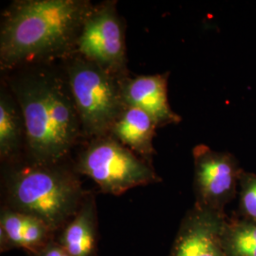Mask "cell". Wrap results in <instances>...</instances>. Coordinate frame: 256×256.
I'll use <instances>...</instances> for the list:
<instances>
[{
	"mask_svg": "<svg viewBox=\"0 0 256 256\" xmlns=\"http://www.w3.org/2000/svg\"><path fill=\"white\" fill-rule=\"evenodd\" d=\"M92 7L84 0L14 1L1 23L2 70L70 57Z\"/></svg>",
	"mask_w": 256,
	"mask_h": 256,
	"instance_id": "6da1fadb",
	"label": "cell"
},
{
	"mask_svg": "<svg viewBox=\"0 0 256 256\" xmlns=\"http://www.w3.org/2000/svg\"><path fill=\"white\" fill-rule=\"evenodd\" d=\"M22 111L30 160L63 162L82 133L68 81L38 70L12 84Z\"/></svg>",
	"mask_w": 256,
	"mask_h": 256,
	"instance_id": "7a4b0ae2",
	"label": "cell"
},
{
	"mask_svg": "<svg viewBox=\"0 0 256 256\" xmlns=\"http://www.w3.org/2000/svg\"><path fill=\"white\" fill-rule=\"evenodd\" d=\"M5 170L3 207L43 221L58 234L74 220L90 192L75 167L63 162H12Z\"/></svg>",
	"mask_w": 256,
	"mask_h": 256,
	"instance_id": "3957f363",
	"label": "cell"
},
{
	"mask_svg": "<svg viewBox=\"0 0 256 256\" xmlns=\"http://www.w3.org/2000/svg\"><path fill=\"white\" fill-rule=\"evenodd\" d=\"M66 75L82 133L93 138L110 135L126 108L120 79L79 55L70 60Z\"/></svg>",
	"mask_w": 256,
	"mask_h": 256,
	"instance_id": "277c9868",
	"label": "cell"
},
{
	"mask_svg": "<svg viewBox=\"0 0 256 256\" xmlns=\"http://www.w3.org/2000/svg\"><path fill=\"white\" fill-rule=\"evenodd\" d=\"M75 169L92 178L102 192L117 196L162 182L151 164L111 135L94 138L78 156Z\"/></svg>",
	"mask_w": 256,
	"mask_h": 256,
	"instance_id": "5b68a950",
	"label": "cell"
},
{
	"mask_svg": "<svg viewBox=\"0 0 256 256\" xmlns=\"http://www.w3.org/2000/svg\"><path fill=\"white\" fill-rule=\"evenodd\" d=\"M75 54L118 79L128 76L126 28L116 1L92 6L82 23Z\"/></svg>",
	"mask_w": 256,
	"mask_h": 256,
	"instance_id": "8992f818",
	"label": "cell"
},
{
	"mask_svg": "<svg viewBox=\"0 0 256 256\" xmlns=\"http://www.w3.org/2000/svg\"><path fill=\"white\" fill-rule=\"evenodd\" d=\"M194 206L226 214L225 209L238 194L243 169L238 158L228 152H218L205 144L192 149Z\"/></svg>",
	"mask_w": 256,
	"mask_h": 256,
	"instance_id": "52a82bcc",
	"label": "cell"
},
{
	"mask_svg": "<svg viewBox=\"0 0 256 256\" xmlns=\"http://www.w3.org/2000/svg\"><path fill=\"white\" fill-rule=\"evenodd\" d=\"M227 218L194 206L182 221L169 256H226L221 234Z\"/></svg>",
	"mask_w": 256,
	"mask_h": 256,
	"instance_id": "ba28073f",
	"label": "cell"
},
{
	"mask_svg": "<svg viewBox=\"0 0 256 256\" xmlns=\"http://www.w3.org/2000/svg\"><path fill=\"white\" fill-rule=\"evenodd\" d=\"M169 75L166 72L120 79L124 106L144 110L158 128L180 122L182 117L173 111L168 101Z\"/></svg>",
	"mask_w": 256,
	"mask_h": 256,
	"instance_id": "9c48e42d",
	"label": "cell"
},
{
	"mask_svg": "<svg viewBox=\"0 0 256 256\" xmlns=\"http://www.w3.org/2000/svg\"><path fill=\"white\" fill-rule=\"evenodd\" d=\"M98 225L96 198L90 192L74 220L58 234L56 240L72 256H97Z\"/></svg>",
	"mask_w": 256,
	"mask_h": 256,
	"instance_id": "30bf717a",
	"label": "cell"
},
{
	"mask_svg": "<svg viewBox=\"0 0 256 256\" xmlns=\"http://www.w3.org/2000/svg\"><path fill=\"white\" fill-rule=\"evenodd\" d=\"M158 128L155 120L144 110L126 106L110 135L152 164L156 153L153 140Z\"/></svg>",
	"mask_w": 256,
	"mask_h": 256,
	"instance_id": "8fae6325",
	"label": "cell"
},
{
	"mask_svg": "<svg viewBox=\"0 0 256 256\" xmlns=\"http://www.w3.org/2000/svg\"><path fill=\"white\" fill-rule=\"evenodd\" d=\"M24 138H26V128L20 106L2 88L0 95V156L2 162H14Z\"/></svg>",
	"mask_w": 256,
	"mask_h": 256,
	"instance_id": "7c38bea8",
	"label": "cell"
},
{
	"mask_svg": "<svg viewBox=\"0 0 256 256\" xmlns=\"http://www.w3.org/2000/svg\"><path fill=\"white\" fill-rule=\"evenodd\" d=\"M226 256H256V222L241 216L227 218L221 234Z\"/></svg>",
	"mask_w": 256,
	"mask_h": 256,
	"instance_id": "4fadbf2b",
	"label": "cell"
},
{
	"mask_svg": "<svg viewBox=\"0 0 256 256\" xmlns=\"http://www.w3.org/2000/svg\"><path fill=\"white\" fill-rule=\"evenodd\" d=\"M26 214L6 207L0 214V250L1 254L14 248H22Z\"/></svg>",
	"mask_w": 256,
	"mask_h": 256,
	"instance_id": "5bb4252c",
	"label": "cell"
},
{
	"mask_svg": "<svg viewBox=\"0 0 256 256\" xmlns=\"http://www.w3.org/2000/svg\"><path fill=\"white\" fill-rule=\"evenodd\" d=\"M56 234L43 221L26 216L22 250L30 256H34L50 243L56 240Z\"/></svg>",
	"mask_w": 256,
	"mask_h": 256,
	"instance_id": "9a60e30c",
	"label": "cell"
},
{
	"mask_svg": "<svg viewBox=\"0 0 256 256\" xmlns=\"http://www.w3.org/2000/svg\"><path fill=\"white\" fill-rule=\"evenodd\" d=\"M239 216L256 222V174L243 170L238 187Z\"/></svg>",
	"mask_w": 256,
	"mask_h": 256,
	"instance_id": "2e32d148",
	"label": "cell"
},
{
	"mask_svg": "<svg viewBox=\"0 0 256 256\" xmlns=\"http://www.w3.org/2000/svg\"><path fill=\"white\" fill-rule=\"evenodd\" d=\"M32 256H72L57 241L54 240L50 243L48 246L41 250L36 254Z\"/></svg>",
	"mask_w": 256,
	"mask_h": 256,
	"instance_id": "e0dca14e",
	"label": "cell"
}]
</instances>
